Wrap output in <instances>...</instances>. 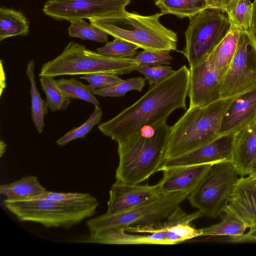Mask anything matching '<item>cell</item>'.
<instances>
[{
    "instance_id": "22",
    "label": "cell",
    "mask_w": 256,
    "mask_h": 256,
    "mask_svg": "<svg viewBox=\"0 0 256 256\" xmlns=\"http://www.w3.org/2000/svg\"><path fill=\"white\" fill-rule=\"evenodd\" d=\"M29 22L21 12L6 7L0 8V41L8 38L26 36Z\"/></svg>"
},
{
    "instance_id": "4",
    "label": "cell",
    "mask_w": 256,
    "mask_h": 256,
    "mask_svg": "<svg viewBox=\"0 0 256 256\" xmlns=\"http://www.w3.org/2000/svg\"><path fill=\"white\" fill-rule=\"evenodd\" d=\"M164 14L149 16L122 12L88 20L90 24L114 38L150 51L176 50L178 36L160 21Z\"/></svg>"
},
{
    "instance_id": "25",
    "label": "cell",
    "mask_w": 256,
    "mask_h": 256,
    "mask_svg": "<svg viewBox=\"0 0 256 256\" xmlns=\"http://www.w3.org/2000/svg\"><path fill=\"white\" fill-rule=\"evenodd\" d=\"M220 222L200 228L201 236H238L244 234L248 228L242 220L228 211Z\"/></svg>"
},
{
    "instance_id": "8",
    "label": "cell",
    "mask_w": 256,
    "mask_h": 256,
    "mask_svg": "<svg viewBox=\"0 0 256 256\" xmlns=\"http://www.w3.org/2000/svg\"><path fill=\"white\" fill-rule=\"evenodd\" d=\"M190 194L188 192L161 194L144 204L128 211L108 215L106 214L88 220L90 236L112 229L156 226L164 222Z\"/></svg>"
},
{
    "instance_id": "11",
    "label": "cell",
    "mask_w": 256,
    "mask_h": 256,
    "mask_svg": "<svg viewBox=\"0 0 256 256\" xmlns=\"http://www.w3.org/2000/svg\"><path fill=\"white\" fill-rule=\"evenodd\" d=\"M256 85V40L240 31L235 55L222 84V98L238 94Z\"/></svg>"
},
{
    "instance_id": "14",
    "label": "cell",
    "mask_w": 256,
    "mask_h": 256,
    "mask_svg": "<svg viewBox=\"0 0 256 256\" xmlns=\"http://www.w3.org/2000/svg\"><path fill=\"white\" fill-rule=\"evenodd\" d=\"M236 132L220 134L215 139L190 152L166 160L158 171L182 166L213 164L232 161Z\"/></svg>"
},
{
    "instance_id": "12",
    "label": "cell",
    "mask_w": 256,
    "mask_h": 256,
    "mask_svg": "<svg viewBox=\"0 0 256 256\" xmlns=\"http://www.w3.org/2000/svg\"><path fill=\"white\" fill-rule=\"evenodd\" d=\"M131 0H48L42 12L57 20L70 22L122 12Z\"/></svg>"
},
{
    "instance_id": "27",
    "label": "cell",
    "mask_w": 256,
    "mask_h": 256,
    "mask_svg": "<svg viewBox=\"0 0 256 256\" xmlns=\"http://www.w3.org/2000/svg\"><path fill=\"white\" fill-rule=\"evenodd\" d=\"M39 80L50 110L55 112L66 110L70 100L59 88L54 77L41 76Z\"/></svg>"
},
{
    "instance_id": "5",
    "label": "cell",
    "mask_w": 256,
    "mask_h": 256,
    "mask_svg": "<svg viewBox=\"0 0 256 256\" xmlns=\"http://www.w3.org/2000/svg\"><path fill=\"white\" fill-rule=\"evenodd\" d=\"M202 216L199 210L187 214L179 206L158 226L106 230L89 238L87 241L118 245L176 244L201 236L200 230L194 228L191 223Z\"/></svg>"
},
{
    "instance_id": "38",
    "label": "cell",
    "mask_w": 256,
    "mask_h": 256,
    "mask_svg": "<svg viewBox=\"0 0 256 256\" xmlns=\"http://www.w3.org/2000/svg\"><path fill=\"white\" fill-rule=\"evenodd\" d=\"M209 8L220 10L225 12L226 4L229 0H206Z\"/></svg>"
},
{
    "instance_id": "16",
    "label": "cell",
    "mask_w": 256,
    "mask_h": 256,
    "mask_svg": "<svg viewBox=\"0 0 256 256\" xmlns=\"http://www.w3.org/2000/svg\"><path fill=\"white\" fill-rule=\"evenodd\" d=\"M238 217L248 228L256 227V178L240 177L224 209Z\"/></svg>"
},
{
    "instance_id": "28",
    "label": "cell",
    "mask_w": 256,
    "mask_h": 256,
    "mask_svg": "<svg viewBox=\"0 0 256 256\" xmlns=\"http://www.w3.org/2000/svg\"><path fill=\"white\" fill-rule=\"evenodd\" d=\"M56 82L59 88L70 98L81 100L94 106H99L100 102L89 85H86L74 78H61L56 80Z\"/></svg>"
},
{
    "instance_id": "7",
    "label": "cell",
    "mask_w": 256,
    "mask_h": 256,
    "mask_svg": "<svg viewBox=\"0 0 256 256\" xmlns=\"http://www.w3.org/2000/svg\"><path fill=\"white\" fill-rule=\"evenodd\" d=\"M138 67L133 58H120L102 54L84 45L70 42L62 53L44 63L38 76L86 75L96 73L128 74Z\"/></svg>"
},
{
    "instance_id": "9",
    "label": "cell",
    "mask_w": 256,
    "mask_h": 256,
    "mask_svg": "<svg viewBox=\"0 0 256 256\" xmlns=\"http://www.w3.org/2000/svg\"><path fill=\"white\" fill-rule=\"evenodd\" d=\"M184 32L186 45L180 52L189 67L208 58L232 28L227 14L214 9L205 10L189 18Z\"/></svg>"
},
{
    "instance_id": "37",
    "label": "cell",
    "mask_w": 256,
    "mask_h": 256,
    "mask_svg": "<svg viewBox=\"0 0 256 256\" xmlns=\"http://www.w3.org/2000/svg\"><path fill=\"white\" fill-rule=\"evenodd\" d=\"M228 243L256 242V227L250 228V230L238 236H228L222 240Z\"/></svg>"
},
{
    "instance_id": "3",
    "label": "cell",
    "mask_w": 256,
    "mask_h": 256,
    "mask_svg": "<svg viewBox=\"0 0 256 256\" xmlns=\"http://www.w3.org/2000/svg\"><path fill=\"white\" fill-rule=\"evenodd\" d=\"M240 94L220 98L204 106L188 108L170 126L166 160L190 152L218 136L224 115Z\"/></svg>"
},
{
    "instance_id": "29",
    "label": "cell",
    "mask_w": 256,
    "mask_h": 256,
    "mask_svg": "<svg viewBox=\"0 0 256 256\" xmlns=\"http://www.w3.org/2000/svg\"><path fill=\"white\" fill-rule=\"evenodd\" d=\"M70 22L68 34L70 37L100 43L108 42V34L84 19L73 20Z\"/></svg>"
},
{
    "instance_id": "33",
    "label": "cell",
    "mask_w": 256,
    "mask_h": 256,
    "mask_svg": "<svg viewBox=\"0 0 256 256\" xmlns=\"http://www.w3.org/2000/svg\"><path fill=\"white\" fill-rule=\"evenodd\" d=\"M133 58L138 62V67L168 65L171 64L172 56L170 50L150 51L144 50L139 52Z\"/></svg>"
},
{
    "instance_id": "41",
    "label": "cell",
    "mask_w": 256,
    "mask_h": 256,
    "mask_svg": "<svg viewBox=\"0 0 256 256\" xmlns=\"http://www.w3.org/2000/svg\"><path fill=\"white\" fill-rule=\"evenodd\" d=\"M248 176L256 178V158L252 164Z\"/></svg>"
},
{
    "instance_id": "24",
    "label": "cell",
    "mask_w": 256,
    "mask_h": 256,
    "mask_svg": "<svg viewBox=\"0 0 256 256\" xmlns=\"http://www.w3.org/2000/svg\"><path fill=\"white\" fill-rule=\"evenodd\" d=\"M34 62L31 60L28 63L26 69V74L28 78L30 88V94L31 98V116L37 130L41 133L44 127V119L48 113V104L42 98L37 88L35 80L34 70Z\"/></svg>"
},
{
    "instance_id": "40",
    "label": "cell",
    "mask_w": 256,
    "mask_h": 256,
    "mask_svg": "<svg viewBox=\"0 0 256 256\" xmlns=\"http://www.w3.org/2000/svg\"><path fill=\"white\" fill-rule=\"evenodd\" d=\"M6 148V144L4 142V141L0 140V156L2 157V155L4 154Z\"/></svg>"
},
{
    "instance_id": "18",
    "label": "cell",
    "mask_w": 256,
    "mask_h": 256,
    "mask_svg": "<svg viewBox=\"0 0 256 256\" xmlns=\"http://www.w3.org/2000/svg\"><path fill=\"white\" fill-rule=\"evenodd\" d=\"M212 164L174 168L164 170L158 183L161 194L192 192Z\"/></svg>"
},
{
    "instance_id": "15",
    "label": "cell",
    "mask_w": 256,
    "mask_h": 256,
    "mask_svg": "<svg viewBox=\"0 0 256 256\" xmlns=\"http://www.w3.org/2000/svg\"><path fill=\"white\" fill-rule=\"evenodd\" d=\"M160 194L158 184H132L116 181L110 190L105 214L112 215L128 211L149 202Z\"/></svg>"
},
{
    "instance_id": "17",
    "label": "cell",
    "mask_w": 256,
    "mask_h": 256,
    "mask_svg": "<svg viewBox=\"0 0 256 256\" xmlns=\"http://www.w3.org/2000/svg\"><path fill=\"white\" fill-rule=\"evenodd\" d=\"M256 122V85L238 95L222 119L220 134L238 132Z\"/></svg>"
},
{
    "instance_id": "19",
    "label": "cell",
    "mask_w": 256,
    "mask_h": 256,
    "mask_svg": "<svg viewBox=\"0 0 256 256\" xmlns=\"http://www.w3.org/2000/svg\"><path fill=\"white\" fill-rule=\"evenodd\" d=\"M256 158V122L236 132L232 162L240 177L249 175Z\"/></svg>"
},
{
    "instance_id": "21",
    "label": "cell",
    "mask_w": 256,
    "mask_h": 256,
    "mask_svg": "<svg viewBox=\"0 0 256 256\" xmlns=\"http://www.w3.org/2000/svg\"><path fill=\"white\" fill-rule=\"evenodd\" d=\"M46 190L38 177L34 176H27L0 186V194L9 200H28Z\"/></svg>"
},
{
    "instance_id": "36",
    "label": "cell",
    "mask_w": 256,
    "mask_h": 256,
    "mask_svg": "<svg viewBox=\"0 0 256 256\" xmlns=\"http://www.w3.org/2000/svg\"><path fill=\"white\" fill-rule=\"evenodd\" d=\"M89 194H90L88 193L76 192H62L48 191L46 190L30 199H46L56 201L66 202L84 198L87 197Z\"/></svg>"
},
{
    "instance_id": "32",
    "label": "cell",
    "mask_w": 256,
    "mask_h": 256,
    "mask_svg": "<svg viewBox=\"0 0 256 256\" xmlns=\"http://www.w3.org/2000/svg\"><path fill=\"white\" fill-rule=\"evenodd\" d=\"M139 48L132 43L118 38L106 43L96 49L102 54L116 58H133Z\"/></svg>"
},
{
    "instance_id": "26",
    "label": "cell",
    "mask_w": 256,
    "mask_h": 256,
    "mask_svg": "<svg viewBox=\"0 0 256 256\" xmlns=\"http://www.w3.org/2000/svg\"><path fill=\"white\" fill-rule=\"evenodd\" d=\"M225 12L232 26L240 31L252 32V2L250 0H229Z\"/></svg>"
},
{
    "instance_id": "39",
    "label": "cell",
    "mask_w": 256,
    "mask_h": 256,
    "mask_svg": "<svg viewBox=\"0 0 256 256\" xmlns=\"http://www.w3.org/2000/svg\"><path fill=\"white\" fill-rule=\"evenodd\" d=\"M252 32L256 40V0H254L252 2Z\"/></svg>"
},
{
    "instance_id": "30",
    "label": "cell",
    "mask_w": 256,
    "mask_h": 256,
    "mask_svg": "<svg viewBox=\"0 0 256 256\" xmlns=\"http://www.w3.org/2000/svg\"><path fill=\"white\" fill-rule=\"evenodd\" d=\"M146 79L141 76L124 80L111 86L92 90L94 94L102 97H120L132 90L142 92L145 86Z\"/></svg>"
},
{
    "instance_id": "34",
    "label": "cell",
    "mask_w": 256,
    "mask_h": 256,
    "mask_svg": "<svg viewBox=\"0 0 256 256\" xmlns=\"http://www.w3.org/2000/svg\"><path fill=\"white\" fill-rule=\"evenodd\" d=\"M136 70L144 76L150 86L164 80L176 71L168 65L140 66Z\"/></svg>"
},
{
    "instance_id": "13",
    "label": "cell",
    "mask_w": 256,
    "mask_h": 256,
    "mask_svg": "<svg viewBox=\"0 0 256 256\" xmlns=\"http://www.w3.org/2000/svg\"><path fill=\"white\" fill-rule=\"evenodd\" d=\"M189 70L188 108L204 106L222 98V77L211 54L197 65L189 67Z\"/></svg>"
},
{
    "instance_id": "1",
    "label": "cell",
    "mask_w": 256,
    "mask_h": 256,
    "mask_svg": "<svg viewBox=\"0 0 256 256\" xmlns=\"http://www.w3.org/2000/svg\"><path fill=\"white\" fill-rule=\"evenodd\" d=\"M189 82V68L184 65L167 78L151 86L132 104L100 124L98 130L118 142L144 126L166 122L176 109L187 110Z\"/></svg>"
},
{
    "instance_id": "23",
    "label": "cell",
    "mask_w": 256,
    "mask_h": 256,
    "mask_svg": "<svg viewBox=\"0 0 256 256\" xmlns=\"http://www.w3.org/2000/svg\"><path fill=\"white\" fill-rule=\"evenodd\" d=\"M160 12L172 14L178 18H190L209 8L206 0H154Z\"/></svg>"
},
{
    "instance_id": "31",
    "label": "cell",
    "mask_w": 256,
    "mask_h": 256,
    "mask_svg": "<svg viewBox=\"0 0 256 256\" xmlns=\"http://www.w3.org/2000/svg\"><path fill=\"white\" fill-rule=\"evenodd\" d=\"M102 110L99 106H96L88 118L82 125L70 130L56 141V144L63 146L74 140L84 138L93 127L101 120Z\"/></svg>"
},
{
    "instance_id": "35",
    "label": "cell",
    "mask_w": 256,
    "mask_h": 256,
    "mask_svg": "<svg viewBox=\"0 0 256 256\" xmlns=\"http://www.w3.org/2000/svg\"><path fill=\"white\" fill-rule=\"evenodd\" d=\"M79 78L86 80L92 91L111 86L123 80L118 75L108 73L83 75L80 76Z\"/></svg>"
},
{
    "instance_id": "2",
    "label": "cell",
    "mask_w": 256,
    "mask_h": 256,
    "mask_svg": "<svg viewBox=\"0 0 256 256\" xmlns=\"http://www.w3.org/2000/svg\"><path fill=\"white\" fill-rule=\"evenodd\" d=\"M170 129L166 122L146 126L118 142L116 181L139 184L158 172L166 160Z\"/></svg>"
},
{
    "instance_id": "10",
    "label": "cell",
    "mask_w": 256,
    "mask_h": 256,
    "mask_svg": "<svg viewBox=\"0 0 256 256\" xmlns=\"http://www.w3.org/2000/svg\"><path fill=\"white\" fill-rule=\"evenodd\" d=\"M238 176L232 161L213 164L188 199L202 215L217 218L224 212Z\"/></svg>"
},
{
    "instance_id": "6",
    "label": "cell",
    "mask_w": 256,
    "mask_h": 256,
    "mask_svg": "<svg viewBox=\"0 0 256 256\" xmlns=\"http://www.w3.org/2000/svg\"><path fill=\"white\" fill-rule=\"evenodd\" d=\"M3 204L20 222L38 223L48 228L68 229L94 216L99 202L90 194L85 198L72 201L5 199Z\"/></svg>"
},
{
    "instance_id": "20",
    "label": "cell",
    "mask_w": 256,
    "mask_h": 256,
    "mask_svg": "<svg viewBox=\"0 0 256 256\" xmlns=\"http://www.w3.org/2000/svg\"><path fill=\"white\" fill-rule=\"evenodd\" d=\"M240 30L232 26L228 33L211 54L214 64L224 77L237 50Z\"/></svg>"
}]
</instances>
